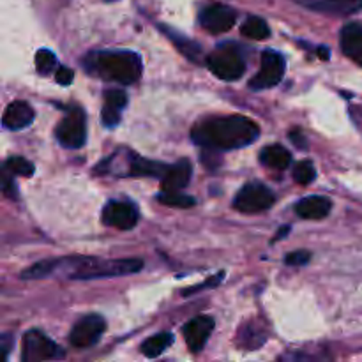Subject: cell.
Returning a JSON list of instances; mask_svg holds the SVG:
<instances>
[{
	"label": "cell",
	"instance_id": "6da1fadb",
	"mask_svg": "<svg viewBox=\"0 0 362 362\" xmlns=\"http://www.w3.org/2000/svg\"><path fill=\"white\" fill-rule=\"evenodd\" d=\"M194 144L204 148L216 151H233L247 147L260 136V127L255 120L244 115L212 117L198 122L191 131Z\"/></svg>",
	"mask_w": 362,
	"mask_h": 362
},
{
	"label": "cell",
	"instance_id": "30bf717a",
	"mask_svg": "<svg viewBox=\"0 0 362 362\" xmlns=\"http://www.w3.org/2000/svg\"><path fill=\"white\" fill-rule=\"evenodd\" d=\"M140 214L131 202L113 200L108 202L103 209V223L117 230H131L136 226Z\"/></svg>",
	"mask_w": 362,
	"mask_h": 362
},
{
	"label": "cell",
	"instance_id": "3957f363",
	"mask_svg": "<svg viewBox=\"0 0 362 362\" xmlns=\"http://www.w3.org/2000/svg\"><path fill=\"white\" fill-rule=\"evenodd\" d=\"M71 279H95L127 276L144 269V262L138 258L126 260H98V258H71Z\"/></svg>",
	"mask_w": 362,
	"mask_h": 362
},
{
	"label": "cell",
	"instance_id": "5bb4252c",
	"mask_svg": "<svg viewBox=\"0 0 362 362\" xmlns=\"http://www.w3.org/2000/svg\"><path fill=\"white\" fill-rule=\"evenodd\" d=\"M34 117H35L34 108H32L28 103L13 101L7 105L6 110H4L2 124L6 129H11V131L25 129V127L30 126Z\"/></svg>",
	"mask_w": 362,
	"mask_h": 362
},
{
	"label": "cell",
	"instance_id": "7402d4cb",
	"mask_svg": "<svg viewBox=\"0 0 362 362\" xmlns=\"http://www.w3.org/2000/svg\"><path fill=\"white\" fill-rule=\"evenodd\" d=\"M239 343L247 346V350H257L265 343V331H260L257 324L244 325L243 329H239Z\"/></svg>",
	"mask_w": 362,
	"mask_h": 362
},
{
	"label": "cell",
	"instance_id": "ac0fdd59",
	"mask_svg": "<svg viewBox=\"0 0 362 362\" xmlns=\"http://www.w3.org/2000/svg\"><path fill=\"white\" fill-rule=\"evenodd\" d=\"M260 161L262 165L269 166L272 170H286L290 166V163H292V154L283 145L274 144L262 148Z\"/></svg>",
	"mask_w": 362,
	"mask_h": 362
},
{
	"label": "cell",
	"instance_id": "8992f818",
	"mask_svg": "<svg viewBox=\"0 0 362 362\" xmlns=\"http://www.w3.org/2000/svg\"><path fill=\"white\" fill-rule=\"evenodd\" d=\"M276 202L274 193L267 186L260 182H250L237 193L233 200V207L244 214H255V212L267 211Z\"/></svg>",
	"mask_w": 362,
	"mask_h": 362
},
{
	"label": "cell",
	"instance_id": "9a60e30c",
	"mask_svg": "<svg viewBox=\"0 0 362 362\" xmlns=\"http://www.w3.org/2000/svg\"><path fill=\"white\" fill-rule=\"evenodd\" d=\"M332 209V202L325 197H308L297 202L296 212L303 219H324Z\"/></svg>",
	"mask_w": 362,
	"mask_h": 362
},
{
	"label": "cell",
	"instance_id": "5b68a950",
	"mask_svg": "<svg viewBox=\"0 0 362 362\" xmlns=\"http://www.w3.org/2000/svg\"><path fill=\"white\" fill-rule=\"evenodd\" d=\"M83 110L74 106L67 110L66 117L59 122L55 129V136L62 147L80 148L87 138V124H85Z\"/></svg>",
	"mask_w": 362,
	"mask_h": 362
},
{
	"label": "cell",
	"instance_id": "4dcf8cb0",
	"mask_svg": "<svg viewBox=\"0 0 362 362\" xmlns=\"http://www.w3.org/2000/svg\"><path fill=\"white\" fill-rule=\"evenodd\" d=\"M110 2H112V0H110Z\"/></svg>",
	"mask_w": 362,
	"mask_h": 362
},
{
	"label": "cell",
	"instance_id": "4316f807",
	"mask_svg": "<svg viewBox=\"0 0 362 362\" xmlns=\"http://www.w3.org/2000/svg\"><path fill=\"white\" fill-rule=\"evenodd\" d=\"M105 105L115 106V108L124 110L127 105V95L122 90H106L105 92Z\"/></svg>",
	"mask_w": 362,
	"mask_h": 362
},
{
	"label": "cell",
	"instance_id": "603a6c76",
	"mask_svg": "<svg viewBox=\"0 0 362 362\" xmlns=\"http://www.w3.org/2000/svg\"><path fill=\"white\" fill-rule=\"evenodd\" d=\"M158 200L161 202V204L170 205V207H177V209H189L197 204L194 198L187 197V194L184 193H179V191H163V193L158 197Z\"/></svg>",
	"mask_w": 362,
	"mask_h": 362
},
{
	"label": "cell",
	"instance_id": "52a82bcc",
	"mask_svg": "<svg viewBox=\"0 0 362 362\" xmlns=\"http://www.w3.org/2000/svg\"><path fill=\"white\" fill-rule=\"evenodd\" d=\"M64 357L62 350L41 331L25 332L23 343H21V359L25 362H37V361H49Z\"/></svg>",
	"mask_w": 362,
	"mask_h": 362
},
{
	"label": "cell",
	"instance_id": "484cf974",
	"mask_svg": "<svg viewBox=\"0 0 362 362\" xmlns=\"http://www.w3.org/2000/svg\"><path fill=\"white\" fill-rule=\"evenodd\" d=\"M57 66V57L49 49H39L35 53V69L39 74H49Z\"/></svg>",
	"mask_w": 362,
	"mask_h": 362
},
{
	"label": "cell",
	"instance_id": "e0dca14e",
	"mask_svg": "<svg viewBox=\"0 0 362 362\" xmlns=\"http://www.w3.org/2000/svg\"><path fill=\"white\" fill-rule=\"evenodd\" d=\"M304 6L317 11H327L336 14H349L362 6V0H299Z\"/></svg>",
	"mask_w": 362,
	"mask_h": 362
},
{
	"label": "cell",
	"instance_id": "cb8c5ba5",
	"mask_svg": "<svg viewBox=\"0 0 362 362\" xmlns=\"http://www.w3.org/2000/svg\"><path fill=\"white\" fill-rule=\"evenodd\" d=\"M4 168H6L11 175L30 177L32 173H34V165H32L30 161H27L25 158H20V156H14V158L7 159Z\"/></svg>",
	"mask_w": 362,
	"mask_h": 362
},
{
	"label": "cell",
	"instance_id": "9c48e42d",
	"mask_svg": "<svg viewBox=\"0 0 362 362\" xmlns=\"http://www.w3.org/2000/svg\"><path fill=\"white\" fill-rule=\"evenodd\" d=\"M105 329V318L99 315H87L73 325L69 332V343L74 349H90L101 339Z\"/></svg>",
	"mask_w": 362,
	"mask_h": 362
},
{
	"label": "cell",
	"instance_id": "d6986e66",
	"mask_svg": "<svg viewBox=\"0 0 362 362\" xmlns=\"http://www.w3.org/2000/svg\"><path fill=\"white\" fill-rule=\"evenodd\" d=\"M166 165L156 161H148V159L138 158V156L131 154L129 168H127V175L131 177H159L161 179L165 173Z\"/></svg>",
	"mask_w": 362,
	"mask_h": 362
},
{
	"label": "cell",
	"instance_id": "44dd1931",
	"mask_svg": "<svg viewBox=\"0 0 362 362\" xmlns=\"http://www.w3.org/2000/svg\"><path fill=\"white\" fill-rule=\"evenodd\" d=\"M240 34L246 35L250 39H257V41H262V39H267L269 34H271V28H269L267 21L260 16H250L240 27Z\"/></svg>",
	"mask_w": 362,
	"mask_h": 362
},
{
	"label": "cell",
	"instance_id": "277c9868",
	"mask_svg": "<svg viewBox=\"0 0 362 362\" xmlns=\"http://www.w3.org/2000/svg\"><path fill=\"white\" fill-rule=\"evenodd\" d=\"M207 66L212 74L225 81L239 80L246 71V62L233 45H221L216 48V52H212L207 59Z\"/></svg>",
	"mask_w": 362,
	"mask_h": 362
},
{
	"label": "cell",
	"instance_id": "ffe728a7",
	"mask_svg": "<svg viewBox=\"0 0 362 362\" xmlns=\"http://www.w3.org/2000/svg\"><path fill=\"white\" fill-rule=\"evenodd\" d=\"M173 343V334L172 332H159V334L151 336V338L145 339L140 345L141 354L148 359H154V357L161 356L166 349Z\"/></svg>",
	"mask_w": 362,
	"mask_h": 362
},
{
	"label": "cell",
	"instance_id": "f1b7e54d",
	"mask_svg": "<svg viewBox=\"0 0 362 362\" xmlns=\"http://www.w3.org/2000/svg\"><path fill=\"white\" fill-rule=\"evenodd\" d=\"M311 260V253L308 251H296L286 257V264L288 265H306Z\"/></svg>",
	"mask_w": 362,
	"mask_h": 362
},
{
	"label": "cell",
	"instance_id": "2e32d148",
	"mask_svg": "<svg viewBox=\"0 0 362 362\" xmlns=\"http://www.w3.org/2000/svg\"><path fill=\"white\" fill-rule=\"evenodd\" d=\"M341 48L349 59L362 66V27L357 23L346 25L341 30Z\"/></svg>",
	"mask_w": 362,
	"mask_h": 362
},
{
	"label": "cell",
	"instance_id": "4fadbf2b",
	"mask_svg": "<svg viewBox=\"0 0 362 362\" xmlns=\"http://www.w3.org/2000/svg\"><path fill=\"white\" fill-rule=\"evenodd\" d=\"M191 175H193V166L189 159H180L175 165L166 166L165 173L161 177V189L163 191H180L189 184Z\"/></svg>",
	"mask_w": 362,
	"mask_h": 362
},
{
	"label": "cell",
	"instance_id": "d4e9b609",
	"mask_svg": "<svg viewBox=\"0 0 362 362\" xmlns=\"http://www.w3.org/2000/svg\"><path fill=\"white\" fill-rule=\"evenodd\" d=\"M315 177H317V170H315V165L311 161H299L293 168V179H296V182L303 184V186L313 182Z\"/></svg>",
	"mask_w": 362,
	"mask_h": 362
},
{
	"label": "cell",
	"instance_id": "f546056e",
	"mask_svg": "<svg viewBox=\"0 0 362 362\" xmlns=\"http://www.w3.org/2000/svg\"><path fill=\"white\" fill-rule=\"evenodd\" d=\"M73 78H74V73L71 69H67V67H59V69H57V74H55L57 83L69 85L73 83Z\"/></svg>",
	"mask_w": 362,
	"mask_h": 362
},
{
	"label": "cell",
	"instance_id": "83f0119b",
	"mask_svg": "<svg viewBox=\"0 0 362 362\" xmlns=\"http://www.w3.org/2000/svg\"><path fill=\"white\" fill-rule=\"evenodd\" d=\"M120 113H122V110L115 108V106L105 105V108H103V113H101L105 126L106 127L117 126V124L120 122Z\"/></svg>",
	"mask_w": 362,
	"mask_h": 362
},
{
	"label": "cell",
	"instance_id": "7c38bea8",
	"mask_svg": "<svg viewBox=\"0 0 362 362\" xmlns=\"http://www.w3.org/2000/svg\"><path fill=\"white\" fill-rule=\"evenodd\" d=\"M212 331H214V318L207 317V315H202V317H197L187 322L182 327L187 349L194 354L200 352L205 346V343H207L209 336L212 334Z\"/></svg>",
	"mask_w": 362,
	"mask_h": 362
},
{
	"label": "cell",
	"instance_id": "7a4b0ae2",
	"mask_svg": "<svg viewBox=\"0 0 362 362\" xmlns=\"http://www.w3.org/2000/svg\"><path fill=\"white\" fill-rule=\"evenodd\" d=\"M94 73L105 80L119 81L122 85H131L141 76V59L134 52H101L94 57Z\"/></svg>",
	"mask_w": 362,
	"mask_h": 362
},
{
	"label": "cell",
	"instance_id": "8fae6325",
	"mask_svg": "<svg viewBox=\"0 0 362 362\" xmlns=\"http://www.w3.org/2000/svg\"><path fill=\"white\" fill-rule=\"evenodd\" d=\"M237 13L225 4H211L200 13V25L211 34H223L233 27Z\"/></svg>",
	"mask_w": 362,
	"mask_h": 362
},
{
	"label": "cell",
	"instance_id": "ba28073f",
	"mask_svg": "<svg viewBox=\"0 0 362 362\" xmlns=\"http://www.w3.org/2000/svg\"><path fill=\"white\" fill-rule=\"evenodd\" d=\"M285 76V59L279 55L274 49H265L262 53L260 71L253 80L250 81V87L255 90H264V88H271L278 85Z\"/></svg>",
	"mask_w": 362,
	"mask_h": 362
}]
</instances>
